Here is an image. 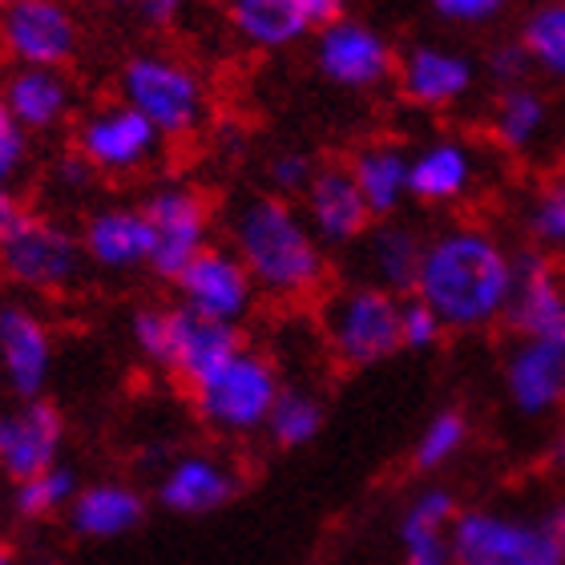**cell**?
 I'll return each mask as SVG.
<instances>
[{"instance_id": "27", "label": "cell", "mask_w": 565, "mask_h": 565, "mask_svg": "<svg viewBox=\"0 0 565 565\" xmlns=\"http://www.w3.org/2000/svg\"><path fill=\"white\" fill-rule=\"evenodd\" d=\"M226 29L250 53H287L311 41V21L295 0H226Z\"/></svg>"}, {"instance_id": "39", "label": "cell", "mask_w": 565, "mask_h": 565, "mask_svg": "<svg viewBox=\"0 0 565 565\" xmlns=\"http://www.w3.org/2000/svg\"><path fill=\"white\" fill-rule=\"evenodd\" d=\"M29 134L12 121L9 106H4V97H0V186H17V178L24 174V166H29Z\"/></svg>"}, {"instance_id": "45", "label": "cell", "mask_w": 565, "mask_h": 565, "mask_svg": "<svg viewBox=\"0 0 565 565\" xmlns=\"http://www.w3.org/2000/svg\"><path fill=\"white\" fill-rule=\"evenodd\" d=\"M537 518H542L545 533L554 537V545L565 554V501H554V505H545L542 513H537Z\"/></svg>"}, {"instance_id": "8", "label": "cell", "mask_w": 565, "mask_h": 565, "mask_svg": "<svg viewBox=\"0 0 565 565\" xmlns=\"http://www.w3.org/2000/svg\"><path fill=\"white\" fill-rule=\"evenodd\" d=\"M138 206L150 226V271L174 282V275L214 243L211 199L186 178H166Z\"/></svg>"}, {"instance_id": "35", "label": "cell", "mask_w": 565, "mask_h": 565, "mask_svg": "<svg viewBox=\"0 0 565 565\" xmlns=\"http://www.w3.org/2000/svg\"><path fill=\"white\" fill-rule=\"evenodd\" d=\"M316 170H319L316 153L287 146V150H275L271 158L263 162V182H267V194H279V199H287V202H299L303 199V190L311 186Z\"/></svg>"}, {"instance_id": "21", "label": "cell", "mask_w": 565, "mask_h": 565, "mask_svg": "<svg viewBox=\"0 0 565 565\" xmlns=\"http://www.w3.org/2000/svg\"><path fill=\"white\" fill-rule=\"evenodd\" d=\"M0 97L29 138H49L61 126H70L77 114V82L70 77V70L9 65V73L0 77Z\"/></svg>"}, {"instance_id": "1", "label": "cell", "mask_w": 565, "mask_h": 565, "mask_svg": "<svg viewBox=\"0 0 565 565\" xmlns=\"http://www.w3.org/2000/svg\"><path fill=\"white\" fill-rule=\"evenodd\" d=\"M518 287V255L484 223H445L424 238L413 295L436 311L445 331L472 335L501 323Z\"/></svg>"}, {"instance_id": "37", "label": "cell", "mask_w": 565, "mask_h": 565, "mask_svg": "<svg viewBox=\"0 0 565 565\" xmlns=\"http://www.w3.org/2000/svg\"><path fill=\"white\" fill-rule=\"evenodd\" d=\"M448 331L445 323L436 319V311L428 303H420L416 295H404L401 299V352H433L440 348Z\"/></svg>"}, {"instance_id": "22", "label": "cell", "mask_w": 565, "mask_h": 565, "mask_svg": "<svg viewBox=\"0 0 565 565\" xmlns=\"http://www.w3.org/2000/svg\"><path fill=\"white\" fill-rule=\"evenodd\" d=\"M238 348H243V331L238 328L218 323V319H202L174 303V311H170V352H166L162 372H170L190 392L211 372H218Z\"/></svg>"}, {"instance_id": "38", "label": "cell", "mask_w": 565, "mask_h": 565, "mask_svg": "<svg viewBox=\"0 0 565 565\" xmlns=\"http://www.w3.org/2000/svg\"><path fill=\"white\" fill-rule=\"evenodd\" d=\"M428 9L452 29H489L513 9V0H428Z\"/></svg>"}, {"instance_id": "25", "label": "cell", "mask_w": 565, "mask_h": 565, "mask_svg": "<svg viewBox=\"0 0 565 565\" xmlns=\"http://www.w3.org/2000/svg\"><path fill=\"white\" fill-rule=\"evenodd\" d=\"M360 271L364 282L372 287H384L392 295H413L416 271H420V255H424V235L413 223H401V218H380L372 223V231L360 243Z\"/></svg>"}, {"instance_id": "28", "label": "cell", "mask_w": 565, "mask_h": 565, "mask_svg": "<svg viewBox=\"0 0 565 565\" xmlns=\"http://www.w3.org/2000/svg\"><path fill=\"white\" fill-rule=\"evenodd\" d=\"M550 126H554V106H550V97L533 82L497 89L489 118H484L489 141L501 153H518V158L537 150L550 138Z\"/></svg>"}, {"instance_id": "42", "label": "cell", "mask_w": 565, "mask_h": 565, "mask_svg": "<svg viewBox=\"0 0 565 565\" xmlns=\"http://www.w3.org/2000/svg\"><path fill=\"white\" fill-rule=\"evenodd\" d=\"M199 0H138L141 21L153 24V29H178L194 12Z\"/></svg>"}, {"instance_id": "32", "label": "cell", "mask_w": 565, "mask_h": 565, "mask_svg": "<svg viewBox=\"0 0 565 565\" xmlns=\"http://www.w3.org/2000/svg\"><path fill=\"white\" fill-rule=\"evenodd\" d=\"M263 433L271 436V445L282 448V452L311 445L323 433V404H319V396H311L303 388H282Z\"/></svg>"}, {"instance_id": "12", "label": "cell", "mask_w": 565, "mask_h": 565, "mask_svg": "<svg viewBox=\"0 0 565 565\" xmlns=\"http://www.w3.org/2000/svg\"><path fill=\"white\" fill-rule=\"evenodd\" d=\"M396 94L424 114L460 109L477 89V61L448 41H413L396 53Z\"/></svg>"}, {"instance_id": "41", "label": "cell", "mask_w": 565, "mask_h": 565, "mask_svg": "<svg viewBox=\"0 0 565 565\" xmlns=\"http://www.w3.org/2000/svg\"><path fill=\"white\" fill-rule=\"evenodd\" d=\"M49 182H53V190H57V194H65V199H82V194H89V190H94L97 174L70 150V153H61L57 162H53V170H49Z\"/></svg>"}, {"instance_id": "34", "label": "cell", "mask_w": 565, "mask_h": 565, "mask_svg": "<svg viewBox=\"0 0 565 565\" xmlns=\"http://www.w3.org/2000/svg\"><path fill=\"white\" fill-rule=\"evenodd\" d=\"M469 416L460 408H440L433 420L424 424L413 448V469L416 472H440L445 465L460 457V448L469 445Z\"/></svg>"}, {"instance_id": "15", "label": "cell", "mask_w": 565, "mask_h": 565, "mask_svg": "<svg viewBox=\"0 0 565 565\" xmlns=\"http://www.w3.org/2000/svg\"><path fill=\"white\" fill-rule=\"evenodd\" d=\"M481 182V150L465 134H433L408 146V199L445 211L457 206Z\"/></svg>"}, {"instance_id": "3", "label": "cell", "mask_w": 565, "mask_h": 565, "mask_svg": "<svg viewBox=\"0 0 565 565\" xmlns=\"http://www.w3.org/2000/svg\"><path fill=\"white\" fill-rule=\"evenodd\" d=\"M118 102L146 118L162 141H190L211 121V82L170 49H138L118 65Z\"/></svg>"}, {"instance_id": "36", "label": "cell", "mask_w": 565, "mask_h": 565, "mask_svg": "<svg viewBox=\"0 0 565 565\" xmlns=\"http://www.w3.org/2000/svg\"><path fill=\"white\" fill-rule=\"evenodd\" d=\"M170 311H174V303H141L130 316L134 352L153 367H166V352H170Z\"/></svg>"}, {"instance_id": "43", "label": "cell", "mask_w": 565, "mask_h": 565, "mask_svg": "<svg viewBox=\"0 0 565 565\" xmlns=\"http://www.w3.org/2000/svg\"><path fill=\"white\" fill-rule=\"evenodd\" d=\"M295 4L303 9V17L311 21V29L335 21V17H343V12H352V9H348L352 0H295Z\"/></svg>"}, {"instance_id": "40", "label": "cell", "mask_w": 565, "mask_h": 565, "mask_svg": "<svg viewBox=\"0 0 565 565\" xmlns=\"http://www.w3.org/2000/svg\"><path fill=\"white\" fill-rule=\"evenodd\" d=\"M484 73H489V82L497 89H509V85H521L530 82V57H525V49L518 45V36H505V41H497L489 53H484Z\"/></svg>"}, {"instance_id": "24", "label": "cell", "mask_w": 565, "mask_h": 565, "mask_svg": "<svg viewBox=\"0 0 565 565\" xmlns=\"http://www.w3.org/2000/svg\"><path fill=\"white\" fill-rule=\"evenodd\" d=\"M65 521L85 542H118V537H130L146 521V497L130 481L82 484L65 509Z\"/></svg>"}, {"instance_id": "6", "label": "cell", "mask_w": 565, "mask_h": 565, "mask_svg": "<svg viewBox=\"0 0 565 565\" xmlns=\"http://www.w3.org/2000/svg\"><path fill=\"white\" fill-rule=\"evenodd\" d=\"M82 238L53 214L24 211L0 243V275L29 295H61L82 279Z\"/></svg>"}, {"instance_id": "4", "label": "cell", "mask_w": 565, "mask_h": 565, "mask_svg": "<svg viewBox=\"0 0 565 565\" xmlns=\"http://www.w3.org/2000/svg\"><path fill=\"white\" fill-rule=\"evenodd\" d=\"M319 331L328 355L348 372L388 364L401 352V295L364 279L343 282L319 311Z\"/></svg>"}, {"instance_id": "44", "label": "cell", "mask_w": 565, "mask_h": 565, "mask_svg": "<svg viewBox=\"0 0 565 565\" xmlns=\"http://www.w3.org/2000/svg\"><path fill=\"white\" fill-rule=\"evenodd\" d=\"M21 214H24V202L17 199V190H12V186H0V243L9 238L12 226L21 223Z\"/></svg>"}, {"instance_id": "14", "label": "cell", "mask_w": 565, "mask_h": 565, "mask_svg": "<svg viewBox=\"0 0 565 565\" xmlns=\"http://www.w3.org/2000/svg\"><path fill=\"white\" fill-rule=\"evenodd\" d=\"M174 295L178 307H186L202 319L231 323V328H238L259 303V291H255L247 267L238 263L235 250L218 247V243H211L174 275Z\"/></svg>"}, {"instance_id": "13", "label": "cell", "mask_w": 565, "mask_h": 565, "mask_svg": "<svg viewBox=\"0 0 565 565\" xmlns=\"http://www.w3.org/2000/svg\"><path fill=\"white\" fill-rule=\"evenodd\" d=\"M57 367V335L29 299L0 303V384L12 401H41Z\"/></svg>"}, {"instance_id": "31", "label": "cell", "mask_w": 565, "mask_h": 565, "mask_svg": "<svg viewBox=\"0 0 565 565\" xmlns=\"http://www.w3.org/2000/svg\"><path fill=\"white\" fill-rule=\"evenodd\" d=\"M521 231L542 255H565V174H554L530 190L521 206Z\"/></svg>"}, {"instance_id": "26", "label": "cell", "mask_w": 565, "mask_h": 565, "mask_svg": "<svg viewBox=\"0 0 565 565\" xmlns=\"http://www.w3.org/2000/svg\"><path fill=\"white\" fill-rule=\"evenodd\" d=\"M355 190L364 194L372 218H401L408 206V146L396 138H372L348 158Z\"/></svg>"}, {"instance_id": "33", "label": "cell", "mask_w": 565, "mask_h": 565, "mask_svg": "<svg viewBox=\"0 0 565 565\" xmlns=\"http://www.w3.org/2000/svg\"><path fill=\"white\" fill-rule=\"evenodd\" d=\"M77 489H82L77 472H73L70 465H53V469L36 472L29 481H17V489H12V509H17L21 521H49L70 509Z\"/></svg>"}, {"instance_id": "49", "label": "cell", "mask_w": 565, "mask_h": 565, "mask_svg": "<svg viewBox=\"0 0 565 565\" xmlns=\"http://www.w3.org/2000/svg\"><path fill=\"white\" fill-rule=\"evenodd\" d=\"M9 4H12V0H0V9H9Z\"/></svg>"}, {"instance_id": "5", "label": "cell", "mask_w": 565, "mask_h": 565, "mask_svg": "<svg viewBox=\"0 0 565 565\" xmlns=\"http://www.w3.org/2000/svg\"><path fill=\"white\" fill-rule=\"evenodd\" d=\"M282 384V372L271 352L243 343L218 372L190 388V404L211 433L218 436H255L267 428Z\"/></svg>"}, {"instance_id": "48", "label": "cell", "mask_w": 565, "mask_h": 565, "mask_svg": "<svg viewBox=\"0 0 565 565\" xmlns=\"http://www.w3.org/2000/svg\"><path fill=\"white\" fill-rule=\"evenodd\" d=\"M109 9H138V0H102Z\"/></svg>"}, {"instance_id": "23", "label": "cell", "mask_w": 565, "mask_h": 565, "mask_svg": "<svg viewBox=\"0 0 565 565\" xmlns=\"http://www.w3.org/2000/svg\"><path fill=\"white\" fill-rule=\"evenodd\" d=\"M509 404L521 416H550L565 404V348L542 340H518L501 367Z\"/></svg>"}, {"instance_id": "20", "label": "cell", "mask_w": 565, "mask_h": 565, "mask_svg": "<svg viewBox=\"0 0 565 565\" xmlns=\"http://www.w3.org/2000/svg\"><path fill=\"white\" fill-rule=\"evenodd\" d=\"M505 323L521 340H542L565 348V279L550 255H518V287L509 299Z\"/></svg>"}, {"instance_id": "11", "label": "cell", "mask_w": 565, "mask_h": 565, "mask_svg": "<svg viewBox=\"0 0 565 565\" xmlns=\"http://www.w3.org/2000/svg\"><path fill=\"white\" fill-rule=\"evenodd\" d=\"M85 49V24L73 0H12L0 9V53L9 65L70 70Z\"/></svg>"}, {"instance_id": "47", "label": "cell", "mask_w": 565, "mask_h": 565, "mask_svg": "<svg viewBox=\"0 0 565 565\" xmlns=\"http://www.w3.org/2000/svg\"><path fill=\"white\" fill-rule=\"evenodd\" d=\"M554 460L565 469V428H562V436H557V440H554Z\"/></svg>"}, {"instance_id": "2", "label": "cell", "mask_w": 565, "mask_h": 565, "mask_svg": "<svg viewBox=\"0 0 565 565\" xmlns=\"http://www.w3.org/2000/svg\"><path fill=\"white\" fill-rule=\"evenodd\" d=\"M226 247L247 267L255 291L279 303H303L328 279V250L319 247L299 206L267 190L235 202Z\"/></svg>"}, {"instance_id": "7", "label": "cell", "mask_w": 565, "mask_h": 565, "mask_svg": "<svg viewBox=\"0 0 565 565\" xmlns=\"http://www.w3.org/2000/svg\"><path fill=\"white\" fill-rule=\"evenodd\" d=\"M396 53L392 36L367 17L343 12L335 21L319 24L311 33V70L343 94H376L396 73Z\"/></svg>"}, {"instance_id": "30", "label": "cell", "mask_w": 565, "mask_h": 565, "mask_svg": "<svg viewBox=\"0 0 565 565\" xmlns=\"http://www.w3.org/2000/svg\"><path fill=\"white\" fill-rule=\"evenodd\" d=\"M518 45L525 49L533 73L565 82V0H537L518 24Z\"/></svg>"}, {"instance_id": "9", "label": "cell", "mask_w": 565, "mask_h": 565, "mask_svg": "<svg viewBox=\"0 0 565 565\" xmlns=\"http://www.w3.org/2000/svg\"><path fill=\"white\" fill-rule=\"evenodd\" d=\"M452 565H565L542 518L505 509H465L448 530Z\"/></svg>"}, {"instance_id": "19", "label": "cell", "mask_w": 565, "mask_h": 565, "mask_svg": "<svg viewBox=\"0 0 565 565\" xmlns=\"http://www.w3.org/2000/svg\"><path fill=\"white\" fill-rule=\"evenodd\" d=\"M238 489H243V477L231 460L214 452H182L166 465L153 497L174 518H211L235 501Z\"/></svg>"}, {"instance_id": "29", "label": "cell", "mask_w": 565, "mask_h": 565, "mask_svg": "<svg viewBox=\"0 0 565 565\" xmlns=\"http://www.w3.org/2000/svg\"><path fill=\"white\" fill-rule=\"evenodd\" d=\"M457 497L448 489H424L401 518V565H452L448 557V530L457 521Z\"/></svg>"}, {"instance_id": "16", "label": "cell", "mask_w": 565, "mask_h": 565, "mask_svg": "<svg viewBox=\"0 0 565 565\" xmlns=\"http://www.w3.org/2000/svg\"><path fill=\"white\" fill-rule=\"evenodd\" d=\"M295 206L323 250H355L376 223L364 194L355 190L348 162H319L311 186L303 190V199Z\"/></svg>"}, {"instance_id": "46", "label": "cell", "mask_w": 565, "mask_h": 565, "mask_svg": "<svg viewBox=\"0 0 565 565\" xmlns=\"http://www.w3.org/2000/svg\"><path fill=\"white\" fill-rule=\"evenodd\" d=\"M0 565H17V550L4 537H0Z\"/></svg>"}, {"instance_id": "17", "label": "cell", "mask_w": 565, "mask_h": 565, "mask_svg": "<svg viewBox=\"0 0 565 565\" xmlns=\"http://www.w3.org/2000/svg\"><path fill=\"white\" fill-rule=\"evenodd\" d=\"M65 448V416L49 396L12 401L0 408V472L9 481H29L36 472L61 465Z\"/></svg>"}, {"instance_id": "18", "label": "cell", "mask_w": 565, "mask_h": 565, "mask_svg": "<svg viewBox=\"0 0 565 565\" xmlns=\"http://www.w3.org/2000/svg\"><path fill=\"white\" fill-rule=\"evenodd\" d=\"M85 267L102 275L150 271V226L138 202H102L82 218Z\"/></svg>"}, {"instance_id": "10", "label": "cell", "mask_w": 565, "mask_h": 565, "mask_svg": "<svg viewBox=\"0 0 565 565\" xmlns=\"http://www.w3.org/2000/svg\"><path fill=\"white\" fill-rule=\"evenodd\" d=\"M166 141L150 121L138 118L126 102L109 97L97 102L73 121V153L82 158L97 178H134L146 174Z\"/></svg>"}]
</instances>
